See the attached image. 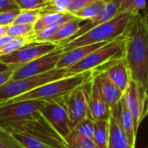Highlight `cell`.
Instances as JSON below:
<instances>
[{
	"label": "cell",
	"instance_id": "ffe728a7",
	"mask_svg": "<svg viewBox=\"0 0 148 148\" xmlns=\"http://www.w3.org/2000/svg\"><path fill=\"white\" fill-rule=\"evenodd\" d=\"M109 139H108V146L107 148H134L133 147L117 122V121L110 114L109 118Z\"/></svg>",
	"mask_w": 148,
	"mask_h": 148
},
{
	"label": "cell",
	"instance_id": "836d02e7",
	"mask_svg": "<svg viewBox=\"0 0 148 148\" xmlns=\"http://www.w3.org/2000/svg\"><path fill=\"white\" fill-rule=\"evenodd\" d=\"M69 148H96L92 138H82L69 145Z\"/></svg>",
	"mask_w": 148,
	"mask_h": 148
},
{
	"label": "cell",
	"instance_id": "44dd1931",
	"mask_svg": "<svg viewBox=\"0 0 148 148\" xmlns=\"http://www.w3.org/2000/svg\"><path fill=\"white\" fill-rule=\"evenodd\" d=\"M93 133H94V121L91 117L87 116L73 127L71 133L65 140L67 145L69 146L71 143L82 138L92 139Z\"/></svg>",
	"mask_w": 148,
	"mask_h": 148
},
{
	"label": "cell",
	"instance_id": "277c9868",
	"mask_svg": "<svg viewBox=\"0 0 148 148\" xmlns=\"http://www.w3.org/2000/svg\"><path fill=\"white\" fill-rule=\"evenodd\" d=\"M0 127L9 133H22L30 135L51 148H69L65 140L48 123L41 114L34 118L1 123Z\"/></svg>",
	"mask_w": 148,
	"mask_h": 148
},
{
	"label": "cell",
	"instance_id": "9a60e30c",
	"mask_svg": "<svg viewBox=\"0 0 148 148\" xmlns=\"http://www.w3.org/2000/svg\"><path fill=\"white\" fill-rule=\"evenodd\" d=\"M111 115L117 121L124 133L126 134L131 146L136 148V136L137 134L134 128V122L133 116L127 108L124 98L122 97L120 101L116 103L113 107L110 108Z\"/></svg>",
	"mask_w": 148,
	"mask_h": 148
},
{
	"label": "cell",
	"instance_id": "f546056e",
	"mask_svg": "<svg viewBox=\"0 0 148 148\" xmlns=\"http://www.w3.org/2000/svg\"><path fill=\"white\" fill-rule=\"evenodd\" d=\"M0 148H24L9 132L0 127Z\"/></svg>",
	"mask_w": 148,
	"mask_h": 148
},
{
	"label": "cell",
	"instance_id": "6da1fadb",
	"mask_svg": "<svg viewBox=\"0 0 148 148\" xmlns=\"http://www.w3.org/2000/svg\"><path fill=\"white\" fill-rule=\"evenodd\" d=\"M124 58L131 81L148 95V32L140 13L133 16L126 29Z\"/></svg>",
	"mask_w": 148,
	"mask_h": 148
},
{
	"label": "cell",
	"instance_id": "f1b7e54d",
	"mask_svg": "<svg viewBox=\"0 0 148 148\" xmlns=\"http://www.w3.org/2000/svg\"><path fill=\"white\" fill-rule=\"evenodd\" d=\"M72 0H48L46 7L40 10V14L44 12L68 13L67 10Z\"/></svg>",
	"mask_w": 148,
	"mask_h": 148
},
{
	"label": "cell",
	"instance_id": "8fae6325",
	"mask_svg": "<svg viewBox=\"0 0 148 148\" xmlns=\"http://www.w3.org/2000/svg\"><path fill=\"white\" fill-rule=\"evenodd\" d=\"M63 52V49L60 47H58L55 50L17 68L14 70L10 80L32 77L56 69V64Z\"/></svg>",
	"mask_w": 148,
	"mask_h": 148
},
{
	"label": "cell",
	"instance_id": "d6986e66",
	"mask_svg": "<svg viewBox=\"0 0 148 148\" xmlns=\"http://www.w3.org/2000/svg\"><path fill=\"white\" fill-rule=\"evenodd\" d=\"M75 17L70 13H58V12H44L42 13L39 18L33 24V31L37 33L44 29L50 27H58L64 23Z\"/></svg>",
	"mask_w": 148,
	"mask_h": 148
},
{
	"label": "cell",
	"instance_id": "8d00e7d4",
	"mask_svg": "<svg viewBox=\"0 0 148 148\" xmlns=\"http://www.w3.org/2000/svg\"><path fill=\"white\" fill-rule=\"evenodd\" d=\"M15 69H16V68H10V69H7V70L0 73V86L4 84L6 82H8L10 79Z\"/></svg>",
	"mask_w": 148,
	"mask_h": 148
},
{
	"label": "cell",
	"instance_id": "ba28073f",
	"mask_svg": "<svg viewBox=\"0 0 148 148\" xmlns=\"http://www.w3.org/2000/svg\"><path fill=\"white\" fill-rule=\"evenodd\" d=\"M64 97L45 101L39 112L58 134L65 139L71 133L73 126L70 121Z\"/></svg>",
	"mask_w": 148,
	"mask_h": 148
},
{
	"label": "cell",
	"instance_id": "83f0119b",
	"mask_svg": "<svg viewBox=\"0 0 148 148\" xmlns=\"http://www.w3.org/2000/svg\"><path fill=\"white\" fill-rule=\"evenodd\" d=\"M40 10H23L12 24H34L40 16Z\"/></svg>",
	"mask_w": 148,
	"mask_h": 148
},
{
	"label": "cell",
	"instance_id": "2e32d148",
	"mask_svg": "<svg viewBox=\"0 0 148 148\" xmlns=\"http://www.w3.org/2000/svg\"><path fill=\"white\" fill-rule=\"evenodd\" d=\"M92 79L98 85L101 96L111 108L123 97V92L109 79L104 71H92Z\"/></svg>",
	"mask_w": 148,
	"mask_h": 148
},
{
	"label": "cell",
	"instance_id": "603a6c76",
	"mask_svg": "<svg viewBox=\"0 0 148 148\" xmlns=\"http://www.w3.org/2000/svg\"><path fill=\"white\" fill-rule=\"evenodd\" d=\"M109 139V121H94L92 140L96 148H107Z\"/></svg>",
	"mask_w": 148,
	"mask_h": 148
},
{
	"label": "cell",
	"instance_id": "7402d4cb",
	"mask_svg": "<svg viewBox=\"0 0 148 148\" xmlns=\"http://www.w3.org/2000/svg\"><path fill=\"white\" fill-rule=\"evenodd\" d=\"M81 22H82L81 19L75 16L72 19L64 23L63 24H61L58 27V31L49 40V42L55 43L58 46H59L65 40L69 39L71 36H72L79 30Z\"/></svg>",
	"mask_w": 148,
	"mask_h": 148
},
{
	"label": "cell",
	"instance_id": "4316f807",
	"mask_svg": "<svg viewBox=\"0 0 148 148\" xmlns=\"http://www.w3.org/2000/svg\"><path fill=\"white\" fill-rule=\"evenodd\" d=\"M147 9V0H120V12L140 13Z\"/></svg>",
	"mask_w": 148,
	"mask_h": 148
},
{
	"label": "cell",
	"instance_id": "ac0fdd59",
	"mask_svg": "<svg viewBox=\"0 0 148 148\" xmlns=\"http://www.w3.org/2000/svg\"><path fill=\"white\" fill-rule=\"evenodd\" d=\"M107 42H99L85 46L78 47L68 51L63 52L59 60L56 64V69H68L69 67L74 65L75 63L81 61L86 56H88L92 51L99 49Z\"/></svg>",
	"mask_w": 148,
	"mask_h": 148
},
{
	"label": "cell",
	"instance_id": "4dcf8cb0",
	"mask_svg": "<svg viewBox=\"0 0 148 148\" xmlns=\"http://www.w3.org/2000/svg\"><path fill=\"white\" fill-rule=\"evenodd\" d=\"M18 9L23 10H42L46 7L48 0H14Z\"/></svg>",
	"mask_w": 148,
	"mask_h": 148
},
{
	"label": "cell",
	"instance_id": "cb8c5ba5",
	"mask_svg": "<svg viewBox=\"0 0 148 148\" xmlns=\"http://www.w3.org/2000/svg\"><path fill=\"white\" fill-rule=\"evenodd\" d=\"M111 0H93L92 2L89 3L85 6H84L82 9L78 10L73 14L74 16L83 20H88L95 16H97L102 9L105 7V5L110 2Z\"/></svg>",
	"mask_w": 148,
	"mask_h": 148
},
{
	"label": "cell",
	"instance_id": "e0dca14e",
	"mask_svg": "<svg viewBox=\"0 0 148 148\" xmlns=\"http://www.w3.org/2000/svg\"><path fill=\"white\" fill-rule=\"evenodd\" d=\"M89 116L94 121H108L110 118V108L100 95L98 85L92 77L91 89L88 98Z\"/></svg>",
	"mask_w": 148,
	"mask_h": 148
},
{
	"label": "cell",
	"instance_id": "d4e9b609",
	"mask_svg": "<svg viewBox=\"0 0 148 148\" xmlns=\"http://www.w3.org/2000/svg\"><path fill=\"white\" fill-rule=\"evenodd\" d=\"M24 148H51L42 141L22 133H10Z\"/></svg>",
	"mask_w": 148,
	"mask_h": 148
},
{
	"label": "cell",
	"instance_id": "30bf717a",
	"mask_svg": "<svg viewBox=\"0 0 148 148\" xmlns=\"http://www.w3.org/2000/svg\"><path fill=\"white\" fill-rule=\"evenodd\" d=\"M123 98L133 116L137 134L141 121L148 113V95L136 82L130 81L123 94Z\"/></svg>",
	"mask_w": 148,
	"mask_h": 148
},
{
	"label": "cell",
	"instance_id": "484cf974",
	"mask_svg": "<svg viewBox=\"0 0 148 148\" xmlns=\"http://www.w3.org/2000/svg\"><path fill=\"white\" fill-rule=\"evenodd\" d=\"M34 34L32 24H11L8 26L7 35L12 37L30 38Z\"/></svg>",
	"mask_w": 148,
	"mask_h": 148
},
{
	"label": "cell",
	"instance_id": "9c48e42d",
	"mask_svg": "<svg viewBox=\"0 0 148 148\" xmlns=\"http://www.w3.org/2000/svg\"><path fill=\"white\" fill-rule=\"evenodd\" d=\"M91 81L92 79L79 86L64 97L67 113L73 127L89 116L88 98L91 89Z\"/></svg>",
	"mask_w": 148,
	"mask_h": 148
},
{
	"label": "cell",
	"instance_id": "ab89813d",
	"mask_svg": "<svg viewBox=\"0 0 148 148\" xmlns=\"http://www.w3.org/2000/svg\"><path fill=\"white\" fill-rule=\"evenodd\" d=\"M143 18H144V23H145V26H146V29L148 32V12L145 13L143 15Z\"/></svg>",
	"mask_w": 148,
	"mask_h": 148
},
{
	"label": "cell",
	"instance_id": "7a4b0ae2",
	"mask_svg": "<svg viewBox=\"0 0 148 148\" xmlns=\"http://www.w3.org/2000/svg\"><path fill=\"white\" fill-rule=\"evenodd\" d=\"M135 15L136 14L130 12H120L112 19L96 26L72 42L58 47L65 52L81 46L111 42L122 36L126 31Z\"/></svg>",
	"mask_w": 148,
	"mask_h": 148
},
{
	"label": "cell",
	"instance_id": "5bb4252c",
	"mask_svg": "<svg viewBox=\"0 0 148 148\" xmlns=\"http://www.w3.org/2000/svg\"><path fill=\"white\" fill-rule=\"evenodd\" d=\"M120 0H111L110 2H108L97 16H95L94 17L91 18V19L86 20V22L79 27V30L72 36H71L69 39L65 40L59 46L65 45V44L72 42L75 38L82 36L85 32L89 31L90 29H92L95 28L96 26L114 17L117 14L120 13Z\"/></svg>",
	"mask_w": 148,
	"mask_h": 148
},
{
	"label": "cell",
	"instance_id": "52a82bcc",
	"mask_svg": "<svg viewBox=\"0 0 148 148\" xmlns=\"http://www.w3.org/2000/svg\"><path fill=\"white\" fill-rule=\"evenodd\" d=\"M58 47L57 44L51 42H30L10 54L0 56V62L17 69L55 50Z\"/></svg>",
	"mask_w": 148,
	"mask_h": 148
},
{
	"label": "cell",
	"instance_id": "3957f363",
	"mask_svg": "<svg viewBox=\"0 0 148 148\" xmlns=\"http://www.w3.org/2000/svg\"><path fill=\"white\" fill-rule=\"evenodd\" d=\"M92 77V71H85L75 75L61 78L45 83L28 93H25L10 101L1 103L0 105L22 101L37 100V101H49L56 100L68 95L70 92H72L79 86L90 81Z\"/></svg>",
	"mask_w": 148,
	"mask_h": 148
},
{
	"label": "cell",
	"instance_id": "4fadbf2b",
	"mask_svg": "<svg viewBox=\"0 0 148 148\" xmlns=\"http://www.w3.org/2000/svg\"><path fill=\"white\" fill-rule=\"evenodd\" d=\"M92 71H104L114 85L123 93L126 89L131 79L129 70L125 61L124 56L113 59L106 64L95 69Z\"/></svg>",
	"mask_w": 148,
	"mask_h": 148
},
{
	"label": "cell",
	"instance_id": "d6a6232c",
	"mask_svg": "<svg viewBox=\"0 0 148 148\" xmlns=\"http://www.w3.org/2000/svg\"><path fill=\"white\" fill-rule=\"evenodd\" d=\"M20 12H21L20 9H16V10L1 12L0 13V26L11 25Z\"/></svg>",
	"mask_w": 148,
	"mask_h": 148
},
{
	"label": "cell",
	"instance_id": "d590c367",
	"mask_svg": "<svg viewBox=\"0 0 148 148\" xmlns=\"http://www.w3.org/2000/svg\"><path fill=\"white\" fill-rule=\"evenodd\" d=\"M18 9L14 0H0V13Z\"/></svg>",
	"mask_w": 148,
	"mask_h": 148
},
{
	"label": "cell",
	"instance_id": "8992f818",
	"mask_svg": "<svg viewBox=\"0 0 148 148\" xmlns=\"http://www.w3.org/2000/svg\"><path fill=\"white\" fill-rule=\"evenodd\" d=\"M68 77L66 69H53L38 75L18 80H9L0 86V104L28 93L45 83Z\"/></svg>",
	"mask_w": 148,
	"mask_h": 148
},
{
	"label": "cell",
	"instance_id": "1f68e13d",
	"mask_svg": "<svg viewBox=\"0 0 148 148\" xmlns=\"http://www.w3.org/2000/svg\"><path fill=\"white\" fill-rule=\"evenodd\" d=\"M28 42H30V40L28 38H25V37H16L13 40H11L10 42H9L5 46H3L0 49V56L10 54V53H11V52L20 49L21 47H23L24 45L27 44Z\"/></svg>",
	"mask_w": 148,
	"mask_h": 148
},
{
	"label": "cell",
	"instance_id": "7c38bea8",
	"mask_svg": "<svg viewBox=\"0 0 148 148\" xmlns=\"http://www.w3.org/2000/svg\"><path fill=\"white\" fill-rule=\"evenodd\" d=\"M44 101H22L0 105V124L31 119L40 114Z\"/></svg>",
	"mask_w": 148,
	"mask_h": 148
},
{
	"label": "cell",
	"instance_id": "5b68a950",
	"mask_svg": "<svg viewBox=\"0 0 148 148\" xmlns=\"http://www.w3.org/2000/svg\"><path fill=\"white\" fill-rule=\"evenodd\" d=\"M126 36V31L120 37L92 51L81 61L66 69L68 76L75 75L85 71H92L113 59L123 56Z\"/></svg>",
	"mask_w": 148,
	"mask_h": 148
},
{
	"label": "cell",
	"instance_id": "74e56055",
	"mask_svg": "<svg viewBox=\"0 0 148 148\" xmlns=\"http://www.w3.org/2000/svg\"><path fill=\"white\" fill-rule=\"evenodd\" d=\"M8 31V26H0V38L6 36Z\"/></svg>",
	"mask_w": 148,
	"mask_h": 148
},
{
	"label": "cell",
	"instance_id": "f35d334b",
	"mask_svg": "<svg viewBox=\"0 0 148 148\" xmlns=\"http://www.w3.org/2000/svg\"><path fill=\"white\" fill-rule=\"evenodd\" d=\"M10 68H14V67H10V66H7V65L3 64L2 62H0V73L3 72V71H5L7 69H10Z\"/></svg>",
	"mask_w": 148,
	"mask_h": 148
},
{
	"label": "cell",
	"instance_id": "e575fe53",
	"mask_svg": "<svg viewBox=\"0 0 148 148\" xmlns=\"http://www.w3.org/2000/svg\"><path fill=\"white\" fill-rule=\"evenodd\" d=\"M93 0H72L70 6L68 7L67 12L70 14H74L80 9H82L84 6L88 4L89 3L92 2Z\"/></svg>",
	"mask_w": 148,
	"mask_h": 148
}]
</instances>
